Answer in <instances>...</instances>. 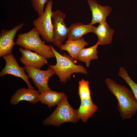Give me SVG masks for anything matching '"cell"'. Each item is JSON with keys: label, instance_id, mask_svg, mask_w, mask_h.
<instances>
[{"label": "cell", "instance_id": "obj_18", "mask_svg": "<svg viewBox=\"0 0 137 137\" xmlns=\"http://www.w3.org/2000/svg\"><path fill=\"white\" fill-rule=\"evenodd\" d=\"M99 45L100 44L97 41L92 47L82 48L79 54L77 59L85 63L87 67H89L92 60L98 59L97 48Z\"/></svg>", "mask_w": 137, "mask_h": 137}, {"label": "cell", "instance_id": "obj_21", "mask_svg": "<svg viewBox=\"0 0 137 137\" xmlns=\"http://www.w3.org/2000/svg\"><path fill=\"white\" fill-rule=\"evenodd\" d=\"M49 1V0H31L32 6L39 16H41L43 14L44 6Z\"/></svg>", "mask_w": 137, "mask_h": 137}, {"label": "cell", "instance_id": "obj_19", "mask_svg": "<svg viewBox=\"0 0 137 137\" xmlns=\"http://www.w3.org/2000/svg\"><path fill=\"white\" fill-rule=\"evenodd\" d=\"M118 75L124 80L129 86L137 102V84L131 79L124 67H121L120 68Z\"/></svg>", "mask_w": 137, "mask_h": 137}, {"label": "cell", "instance_id": "obj_20", "mask_svg": "<svg viewBox=\"0 0 137 137\" xmlns=\"http://www.w3.org/2000/svg\"><path fill=\"white\" fill-rule=\"evenodd\" d=\"M78 94L80 99H91L88 81L82 79L79 81Z\"/></svg>", "mask_w": 137, "mask_h": 137}, {"label": "cell", "instance_id": "obj_4", "mask_svg": "<svg viewBox=\"0 0 137 137\" xmlns=\"http://www.w3.org/2000/svg\"><path fill=\"white\" fill-rule=\"evenodd\" d=\"M79 120L78 110L74 109L69 104L66 96L52 113L43 120L42 124L45 126L58 127L65 122L76 123Z\"/></svg>", "mask_w": 137, "mask_h": 137}, {"label": "cell", "instance_id": "obj_22", "mask_svg": "<svg viewBox=\"0 0 137 137\" xmlns=\"http://www.w3.org/2000/svg\"><path fill=\"white\" fill-rule=\"evenodd\" d=\"M136 59H137V58H136Z\"/></svg>", "mask_w": 137, "mask_h": 137}, {"label": "cell", "instance_id": "obj_9", "mask_svg": "<svg viewBox=\"0 0 137 137\" xmlns=\"http://www.w3.org/2000/svg\"><path fill=\"white\" fill-rule=\"evenodd\" d=\"M23 23L19 24L9 30L2 29L0 33V57L12 54L13 47L16 43L14 39L16 33L21 29Z\"/></svg>", "mask_w": 137, "mask_h": 137}, {"label": "cell", "instance_id": "obj_12", "mask_svg": "<svg viewBox=\"0 0 137 137\" xmlns=\"http://www.w3.org/2000/svg\"><path fill=\"white\" fill-rule=\"evenodd\" d=\"M19 51L21 53L20 59L21 62L25 65H29L40 69L47 64L46 58L43 56L30 50L20 47Z\"/></svg>", "mask_w": 137, "mask_h": 137}, {"label": "cell", "instance_id": "obj_14", "mask_svg": "<svg viewBox=\"0 0 137 137\" xmlns=\"http://www.w3.org/2000/svg\"><path fill=\"white\" fill-rule=\"evenodd\" d=\"M98 107L91 99H81V104L78 109V116L82 122L86 123L97 111Z\"/></svg>", "mask_w": 137, "mask_h": 137}, {"label": "cell", "instance_id": "obj_1", "mask_svg": "<svg viewBox=\"0 0 137 137\" xmlns=\"http://www.w3.org/2000/svg\"><path fill=\"white\" fill-rule=\"evenodd\" d=\"M105 81L108 89L117 100V108L122 119L131 118L137 112V101L132 91L110 78Z\"/></svg>", "mask_w": 137, "mask_h": 137}, {"label": "cell", "instance_id": "obj_13", "mask_svg": "<svg viewBox=\"0 0 137 137\" xmlns=\"http://www.w3.org/2000/svg\"><path fill=\"white\" fill-rule=\"evenodd\" d=\"M96 27L90 24L85 25L80 23H74L68 27L66 41L80 39L84 35L89 32L94 33Z\"/></svg>", "mask_w": 137, "mask_h": 137}, {"label": "cell", "instance_id": "obj_6", "mask_svg": "<svg viewBox=\"0 0 137 137\" xmlns=\"http://www.w3.org/2000/svg\"><path fill=\"white\" fill-rule=\"evenodd\" d=\"M24 67L40 93L51 90L48 81L51 77L56 74L52 68L49 67L47 70L43 71L29 65H25Z\"/></svg>", "mask_w": 137, "mask_h": 137}, {"label": "cell", "instance_id": "obj_11", "mask_svg": "<svg viewBox=\"0 0 137 137\" xmlns=\"http://www.w3.org/2000/svg\"><path fill=\"white\" fill-rule=\"evenodd\" d=\"M92 14V19L90 24L93 25L100 24L106 21L107 17L112 10L109 6H102L95 0H87Z\"/></svg>", "mask_w": 137, "mask_h": 137}, {"label": "cell", "instance_id": "obj_8", "mask_svg": "<svg viewBox=\"0 0 137 137\" xmlns=\"http://www.w3.org/2000/svg\"><path fill=\"white\" fill-rule=\"evenodd\" d=\"M3 58L6 62V65L0 72L1 77L7 74H11L19 77L26 83L28 88L34 89L29 81V76L25 73L24 67L20 66L16 58L12 54L4 56L3 57Z\"/></svg>", "mask_w": 137, "mask_h": 137}, {"label": "cell", "instance_id": "obj_10", "mask_svg": "<svg viewBox=\"0 0 137 137\" xmlns=\"http://www.w3.org/2000/svg\"><path fill=\"white\" fill-rule=\"evenodd\" d=\"M40 94L39 91L34 89L22 88L17 90L11 97L10 102L14 105L18 104L21 101L25 100L36 104L40 101Z\"/></svg>", "mask_w": 137, "mask_h": 137}, {"label": "cell", "instance_id": "obj_16", "mask_svg": "<svg viewBox=\"0 0 137 137\" xmlns=\"http://www.w3.org/2000/svg\"><path fill=\"white\" fill-rule=\"evenodd\" d=\"M66 95L63 92H59L51 90L40 93V101L47 105L49 108L55 107L64 98Z\"/></svg>", "mask_w": 137, "mask_h": 137}, {"label": "cell", "instance_id": "obj_3", "mask_svg": "<svg viewBox=\"0 0 137 137\" xmlns=\"http://www.w3.org/2000/svg\"><path fill=\"white\" fill-rule=\"evenodd\" d=\"M40 35L34 27L27 32L19 34L16 40V44L24 49L33 51L46 59L55 57L50 45L43 42Z\"/></svg>", "mask_w": 137, "mask_h": 137}, {"label": "cell", "instance_id": "obj_5", "mask_svg": "<svg viewBox=\"0 0 137 137\" xmlns=\"http://www.w3.org/2000/svg\"><path fill=\"white\" fill-rule=\"evenodd\" d=\"M53 2L50 0L47 3L44 12L33 22L34 27L38 30L43 39L48 42H52L53 26L52 21Z\"/></svg>", "mask_w": 137, "mask_h": 137}, {"label": "cell", "instance_id": "obj_7", "mask_svg": "<svg viewBox=\"0 0 137 137\" xmlns=\"http://www.w3.org/2000/svg\"><path fill=\"white\" fill-rule=\"evenodd\" d=\"M65 17V14L59 10L53 12V30L52 43L59 49L68 35V28L64 21Z\"/></svg>", "mask_w": 137, "mask_h": 137}, {"label": "cell", "instance_id": "obj_17", "mask_svg": "<svg viewBox=\"0 0 137 137\" xmlns=\"http://www.w3.org/2000/svg\"><path fill=\"white\" fill-rule=\"evenodd\" d=\"M65 42L61 45L60 49L67 51L71 56L75 59H77L81 50L88 44L83 38L76 40L66 41Z\"/></svg>", "mask_w": 137, "mask_h": 137}, {"label": "cell", "instance_id": "obj_15", "mask_svg": "<svg viewBox=\"0 0 137 137\" xmlns=\"http://www.w3.org/2000/svg\"><path fill=\"white\" fill-rule=\"evenodd\" d=\"M114 30L109 26L106 21L100 24L95 27L94 33L98 38L100 45H106L111 42Z\"/></svg>", "mask_w": 137, "mask_h": 137}, {"label": "cell", "instance_id": "obj_2", "mask_svg": "<svg viewBox=\"0 0 137 137\" xmlns=\"http://www.w3.org/2000/svg\"><path fill=\"white\" fill-rule=\"evenodd\" d=\"M50 46L56 59V65L48 66L52 68L59 77L60 81L65 84L68 80L71 79V75L74 73H81L87 75V69L80 65H77L74 63V59L65 53L63 55L59 53L52 45Z\"/></svg>", "mask_w": 137, "mask_h": 137}]
</instances>
